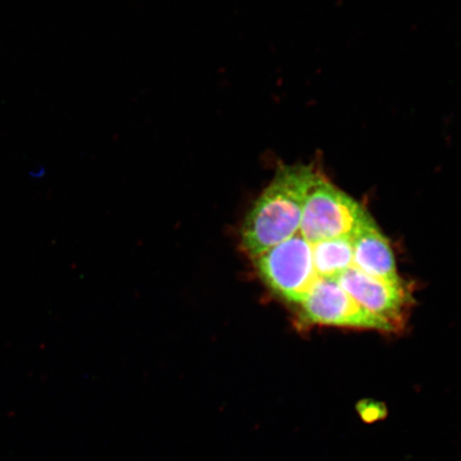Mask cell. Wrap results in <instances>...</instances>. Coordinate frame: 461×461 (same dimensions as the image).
Returning <instances> with one entry per match:
<instances>
[{
    "instance_id": "cell-1",
    "label": "cell",
    "mask_w": 461,
    "mask_h": 461,
    "mask_svg": "<svg viewBox=\"0 0 461 461\" xmlns=\"http://www.w3.org/2000/svg\"><path fill=\"white\" fill-rule=\"evenodd\" d=\"M321 173L313 165L279 166L241 227L248 255L258 258L298 233L305 200Z\"/></svg>"
},
{
    "instance_id": "cell-2",
    "label": "cell",
    "mask_w": 461,
    "mask_h": 461,
    "mask_svg": "<svg viewBox=\"0 0 461 461\" xmlns=\"http://www.w3.org/2000/svg\"><path fill=\"white\" fill-rule=\"evenodd\" d=\"M372 219L359 202L334 186L321 173L305 200L299 234L310 244L354 239Z\"/></svg>"
},
{
    "instance_id": "cell-3",
    "label": "cell",
    "mask_w": 461,
    "mask_h": 461,
    "mask_svg": "<svg viewBox=\"0 0 461 461\" xmlns=\"http://www.w3.org/2000/svg\"><path fill=\"white\" fill-rule=\"evenodd\" d=\"M259 276L276 295L301 304L319 279L312 245L299 233L257 258Z\"/></svg>"
},
{
    "instance_id": "cell-4",
    "label": "cell",
    "mask_w": 461,
    "mask_h": 461,
    "mask_svg": "<svg viewBox=\"0 0 461 461\" xmlns=\"http://www.w3.org/2000/svg\"><path fill=\"white\" fill-rule=\"evenodd\" d=\"M301 305L302 319L308 324L393 331L357 303L337 280L317 279Z\"/></svg>"
},
{
    "instance_id": "cell-5",
    "label": "cell",
    "mask_w": 461,
    "mask_h": 461,
    "mask_svg": "<svg viewBox=\"0 0 461 461\" xmlns=\"http://www.w3.org/2000/svg\"><path fill=\"white\" fill-rule=\"evenodd\" d=\"M337 282L368 313L384 321L393 331L401 330L411 302L403 285L373 278L354 267L339 276Z\"/></svg>"
},
{
    "instance_id": "cell-6",
    "label": "cell",
    "mask_w": 461,
    "mask_h": 461,
    "mask_svg": "<svg viewBox=\"0 0 461 461\" xmlns=\"http://www.w3.org/2000/svg\"><path fill=\"white\" fill-rule=\"evenodd\" d=\"M353 267L368 276L392 285H402L389 240L372 219L353 239Z\"/></svg>"
},
{
    "instance_id": "cell-7",
    "label": "cell",
    "mask_w": 461,
    "mask_h": 461,
    "mask_svg": "<svg viewBox=\"0 0 461 461\" xmlns=\"http://www.w3.org/2000/svg\"><path fill=\"white\" fill-rule=\"evenodd\" d=\"M311 245L314 269L319 278L337 280L346 270L353 267V239L326 240Z\"/></svg>"
},
{
    "instance_id": "cell-8",
    "label": "cell",
    "mask_w": 461,
    "mask_h": 461,
    "mask_svg": "<svg viewBox=\"0 0 461 461\" xmlns=\"http://www.w3.org/2000/svg\"><path fill=\"white\" fill-rule=\"evenodd\" d=\"M358 412L362 420H366V423H372L375 420L384 418V407L379 408L377 402L376 405L367 402L366 407L358 405Z\"/></svg>"
}]
</instances>
